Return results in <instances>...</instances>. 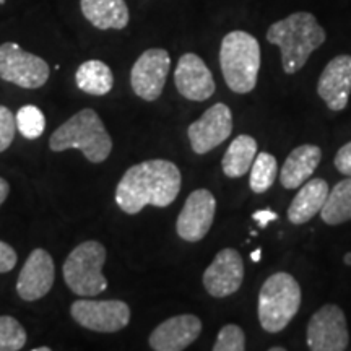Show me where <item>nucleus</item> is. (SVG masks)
I'll list each match as a JSON object with an SVG mask.
<instances>
[{
  "instance_id": "aec40b11",
  "label": "nucleus",
  "mask_w": 351,
  "mask_h": 351,
  "mask_svg": "<svg viewBox=\"0 0 351 351\" xmlns=\"http://www.w3.org/2000/svg\"><path fill=\"white\" fill-rule=\"evenodd\" d=\"M83 16L98 29H124L129 25V7L124 0H80Z\"/></svg>"
},
{
  "instance_id": "7c9ffc66",
  "label": "nucleus",
  "mask_w": 351,
  "mask_h": 351,
  "mask_svg": "<svg viewBox=\"0 0 351 351\" xmlns=\"http://www.w3.org/2000/svg\"><path fill=\"white\" fill-rule=\"evenodd\" d=\"M252 218L256 219L258 225H261V228H265L270 221L278 219V215H276L275 212H271V210H269V208H265V210H257V212H254Z\"/></svg>"
},
{
  "instance_id": "4be33fe9",
  "label": "nucleus",
  "mask_w": 351,
  "mask_h": 351,
  "mask_svg": "<svg viewBox=\"0 0 351 351\" xmlns=\"http://www.w3.org/2000/svg\"><path fill=\"white\" fill-rule=\"evenodd\" d=\"M77 86L93 96H104L112 90L114 75L108 64L103 60H86L75 72Z\"/></svg>"
},
{
  "instance_id": "2eb2a0df",
  "label": "nucleus",
  "mask_w": 351,
  "mask_h": 351,
  "mask_svg": "<svg viewBox=\"0 0 351 351\" xmlns=\"http://www.w3.org/2000/svg\"><path fill=\"white\" fill-rule=\"evenodd\" d=\"M317 93L330 111H343L351 95V56L333 57L320 73Z\"/></svg>"
},
{
  "instance_id": "6ab92c4d",
  "label": "nucleus",
  "mask_w": 351,
  "mask_h": 351,
  "mask_svg": "<svg viewBox=\"0 0 351 351\" xmlns=\"http://www.w3.org/2000/svg\"><path fill=\"white\" fill-rule=\"evenodd\" d=\"M328 184L324 179H307L302 184L295 199H293L291 205L288 208V219L293 225H304V223L311 221L315 215L320 213L326 199L328 195Z\"/></svg>"
},
{
  "instance_id": "393cba45",
  "label": "nucleus",
  "mask_w": 351,
  "mask_h": 351,
  "mask_svg": "<svg viewBox=\"0 0 351 351\" xmlns=\"http://www.w3.org/2000/svg\"><path fill=\"white\" fill-rule=\"evenodd\" d=\"M16 129L25 138H38L41 137L44 129H46V117L41 109L33 104H26V106L20 108L15 116Z\"/></svg>"
},
{
  "instance_id": "f3484780",
  "label": "nucleus",
  "mask_w": 351,
  "mask_h": 351,
  "mask_svg": "<svg viewBox=\"0 0 351 351\" xmlns=\"http://www.w3.org/2000/svg\"><path fill=\"white\" fill-rule=\"evenodd\" d=\"M200 319L194 314H181L166 319L150 335V346L156 351H182L199 339Z\"/></svg>"
},
{
  "instance_id": "5701e85b",
  "label": "nucleus",
  "mask_w": 351,
  "mask_h": 351,
  "mask_svg": "<svg viewBox=\"0 0 351 351\" xmlns=\"http://www.w3.org/2000/svg\"><path fill=\"white\" fill-rule=\"evenodd\" d=\"M320 218L330 226L341 225L351 219V178L337 182L320 210Z\"/></svg>"
},
{
  "instance_id": "f257e3e1",
  "label": "nucleus",
  "mask_w": 351,
  "mask_h": 351,
  "mask_svg": "<svg viewBox=\"0 0 351 351\" xmlns=\"http://www.w3.org/2000/svg\"><path fill=\"white\" fill-rule=\"evenodd\" d=\"M181 171L166 160H148L130 166L116 189V204L127 215L153 207H168L181 191Z\"/></svg>"
},
{
  "instance_id": "4468645a",
  "label": "nucleus",
  "mask_w": 351,
  "mask_h": 351,
  "mask_svg": "<svg viewBox=\"0 0 351 351\" xmlns=\"http://www.w3.org/2000/svg\"><path fill=\"white\" fill-rule=\"evenodd\" d=\"M54 278L56 267L51 254L44 249H34L16 280V293L23 301H38L51 291Z\"/></svg>"
},
{
  "instance_id": "c85d7f7f",
  "label": "nucleus",
  "mask_w": 351,
  "mask_h": 351,
  "mask_svg": "<svg viewBox=\"0 0 351 351\" xmlns=\"http://www.w3.org/2000/svg\"><path fill=\"white\" fill-rule=\"evenodd\" d=\"M16 261H19V257H16L15 249L3 243V241H0V274H7V271L13 270Z\"/></svg>"
},
{
  "instance_id": "f8f14e48",
  "label": "nucleus",
  "mask_w": 351,
  "mask_h": 351,
  "mask_svg": "<svg viewBox=\"0 0 351 351\" xmlns=\"http://www.w3.org/2000/svg\"><path fill=\"white\" fill-rule=\"evenodd\" d=\"M232 132V114L225 103H217L204 112L199 121L189 125L187 135L192 150L197 155H205L212 152Z\"/></svg>"
},
{
  "instance_id": "f03ea898",
  "label": "nucleus",
  "mask_w": 351,
  "mask_h": 351,
  "mask_svg": "<svg viewBox=\"0 0 351 351\" xmlns=\"http://www.w3.org/2000/svg\"><path fill=\"white\" fill-rule=\"evenodd\" d=\"M326 29L313 13L298 12L276 21L267 32V41L280 47L285 73L293 75L304 67L315 49L326 43Z\"/></svg>"
},
{
  "instance_id": "9d476101",
  "label": "nucleus",
  "mask_w": 351,
  "mask_h": 351,
  "mask_svg": "<svg viewBox=\"0 0 351 351\" xmlns=\"http://www.w3.org/2000/svg\"><path fill=\"white\" fill-rule=\"evenodd\" d=\"M171 67V57L165 49H148L135 60L130 72L134 93L145 101H156L163 93Z\"/></svg>"
},
{
  "instance_id": "7ed1b4c3",
  "label": "nucleus",
  "mask_w": 351,
  "mask_h": 351,
  "mask_svg": "<svg viewBox=\"0 0 351 351\" xmlns=\"http://www.w3.org/2000/svg\"><path fill=\"white\" fill-rule=\"evenodd\" d=\"M49 147L52 152L77 148L91 163H103L111 155L112 138L98 114L86 108L70 117L51 135Z\"/></svg>"
},
{
  "instance_id": "a878e982",
  "label": "nucleus",
  "mask_w": 351,
  "mask_h": 351,
  "mask_svg": "<svg viewBox=\"0 0 351 351\" xmlns=\"http://www.w3.org/2000/svg\"><path fill=\"white\" fill-rule=\"evenodd\" d=\"M26 343V332L10 315H0V351H19Z\"/></svg>"
},
{
  "instance_id": "39448f33",
  "label": "nucleus",
  "mask_w": 351,
  "mask_h": 351,
  "mask_svg": "<svg viewBox=\"0 0 351 351\" xmlns=\"http://www.w3.org/2000/svg\"><path fill=\"white\" fill-rule=\"evenodd\" d=\"M301 307V287L295 276L276 271L262 285L257 314L265 332L278 333L288 327Z\"/></svg>"
},
{
  "instance_id": "473e14b6",
  "label": "nucleus",
  "mask_w": 351,
  "mask_h": 351,
  "mask_svg": "<svg viewBox=\"0 0 351 351\" xmlns=\"http://www.w3.org/2000/svg\"><path fill=\"white\" fill-rule=\"evenodd\" d=\"M261 257H262V251H261V249H256V251H254V252L251 254L252 262H258V261H261Z\"/></svg>"
},
{
  "instance_id": "423d86ee",
  "label": "nucleus",
  "mask_w": 351,
  "mask_h": 351,
  "mask_svg": "<svg viewBox=\"0 0 351 351\" xmlns=\"http://www.w3.org/2000/svg\"><path fill=\"white\" fill-rule=\"evenodd\" d=\"M106 249L98 241H85L69 254L62 267L64 280L73 293L83 298L98 296L108 288L103 275Z\"/></svg>"
},
{
  "instance_id": "0eeeda50",
  "label": "nucleus",
  "mask_w": 351,
  "mask_h": 351,
  "mask_svg": "<svg viewBox=\"0 0 351 351\" xmlns=\"http://www.w3.org/2000/svg\"><path fill=\"white\" fill-rule=\"evenodd\" d=\"M0 78L21 88H41L49 78V65L41 57L21 49L16 43L0 46Z\"/></svg>"
},
{
  "instance_id": "bb28decb",
  "label": "nucleus",
  "mask_w": 351,
  "mask_h": 351,
  "mask_svg": "<svg viewBox=\"0 0 351 351\" xmlns=\"http://www.w3.org/2000/svg\"><path fill=\"white\" fill-rule=\"evenodd\" d=\"M245 335L244 330L236 324H228L219 330L213 351H244Z\"/></svg>"
},
{
  "instance_id": "a211bd4d",
  "label": "nucleus",
  "mask_w": 351,
  "mask_h": 351,
  "mask_svg": "<svg viewBox=\"0 0 351 351\" xmlns=\"http://www.w3.org/2000/svg\"><path fill=\"white\" fill-rule=\"evenodd\" d=\"M322 150L317 145H301L289 153L280 173V182L285 189H300L320 163Z\"/></svg>"
},
{
  "instance_id": "dca6fc26",
  "label": "nucleus",
  "mask_w": 351,
  "mask_h": 351,
  "mask_svg": "<svg viewBox=\"0 0 351 351\" xmlns=\"http://www.w3.org/2000/svg\"><path fill=\"white\" fill-rule=\"evenodd\" d=\"M176 88L184 98L205 101L215 93V80L204 60L197 54L187 52L179 59L174 72Z\"/></svg>"
},
{
  "instance_id": "f704fd0d",
  "label": "nucleus",
  "mask_w": 351,
  "mask_h": 351,
  "mask_svg": "<svg viewBox=\"0 0 351 351\" xmlns=\"http://www.w3.org/2000/svg\"><path fill=\"white\" fill-rule=\"evenodd\" d=\"M33 351H51L49 346H41V348H34Z\"/></svg>"
},
{
  "instance_id": "72a5a7b5",
  "label": "nucleus",
  "mask_w": 351,
  "mask_h": 351,
  "mask_svg": "<svg viewBox=\"0 0 351 351\" xmlns=\"http://www.w3.org/2000/svg\"><path fill=\"white\" fill-rule=\"evenodd\" d=\"M343 261H345L346 265H351V252L345 254V258H343Z\"/></svg>"
},
{
  "instance_id": "20e7f679",
  "label": "nucleus",
  "mask_w": 351,
  "mask_h": 351,
  "mask_svg": "<svg viewBox=\"0 0 351 351\" xmlns=\"http://www.w3.org/2000/svg\"><path fill=\"white\" fill-rule=\"evenodd\" d=\"M219 65L231 91L238 95L251 93L261 70L258 41L245 32L228 33L219 47Z\"/></svg>"
},
{
  "instance_id": "1a4fd4ad",
  "label": "nucleus",
  "mask_w": 351,
  "mask_h": 351,
  "mask_svg": "<svg viewBox=\"0 0 351 351\" xmlns=\"http://www.w3.org/2000/svg\"><path fill=\"white\" fill-rule=\"evenodd\" d=\"M70 314L77 324L88 330L112 333L124 328L130 320V307L119 300H78L72 304Z\"/></svg>"
},
{
  "instance_id": "e433bc0d",
  "label": "nucleus",
  "mask_w": 351,
  "mask_h": 351,
  "mask_svg": "<svg viewBox=\"0 0 351 351\" xmlns=\"http://www.w3.org/2000/svg\"><path fill=\"white\" fill-rule=\"evenodd\" d=\"M3 2H5V0H0V5H2V3H3Z\"/></svg>"
},
{
  "instance_id": "c9c22d12",
  "label": "nucleus",
  "mask_w": 351,
  "mask_h": 351,
  "mask_svg": "<svg viewBox=\"0 0 351 351\" xmlns=\"http://www.w3.org/2000/svg\"><path fill=\"white\" fill-rule=\"evenodd\" d=\"M270 351H285L283 346H271Z\"/></svg>"
},
{
  "instance_id": "ddd939ff",
  "label": "nucleus",
  "mask_w": 351,
  "mask_h": 351,
  "mask_svg": "<svg viewBox=\"0 0 351 351\" xmlns=\"http://www.w3.org/2000/svg\"><path fill=\"white\" fill-rule=\"evenodd\" d=\"M244 282L243 257L234 249H223L204 271V287L213 298L234 295Z\"/></svg>"
},
{
  "instance_id": "6e6552de",
  "label": "nucleus",
  "mask_w": 351,
  "mask_h": 351,
  "mask_svg": "<svg viewBox=\"0 0 351 351\" xmlns=\"http://www.w3.org/2000/svg\"><path fill=\"white\" fill-rule=\"evenodd\" d=\"M307 346L313 351H343L350 345V333L343 311L326 304L307 324Z\"/></svg>"
},
{
  "instance_id": "c756f323",
  "label": "nucleus",
  "mask_w": 351,
  "mask_h": 351,
  "mask_svg": "<svg viewBox=\"0 0 351 351\" xmlns=\"http://www.w3.org/2000/svg\"><path fill=\"white\" fill-rule=\"evenodd\" d=\"M333 163H335V168L339 169L341 174L351 178V142L343 145V147L337 152Z\"/></svg>"
},
{
  "instance_id": "2f4dec72",
  "label": "nucleus",
  "mask_w": 351,
  "mask_h": 351,
  "mask_svg": "<svg viewBox=\"0 0 351 351\" xmlns=\"http://www.w3.org/2000/svg\"><path fill=\"white\" fill-rule=\"evenodd\" d=\"M8 192H10V186L3 178H0V205L5 202V199L8 197Z\"/></svg>"
},
{
  "instance_id": "9b49d317",
  "label": "nucleus",
  "mask_w": 351,
  "mask_h": 351,
  "mask_svg": "<svg viewBox=\"0 0 351 351\" xmlns=\"http://www.w3.org/2000/svg\"><path fill=\"white\" fill-rule=\"evenodd\" d=\"M217 200L207 189H197L187 197L176 221L178 236L187 243H197L208 234L213 225Z\"/></svg>"
},
{
  "instance_id": "412c9836",
  "label": "nucleus",
  "mask_w": 351,
  "mask_h": 351,
  "mask_svg": "<svg viewBox=\"0 0 351 351\" xmlns=\"http://www.w3.org/2000/svg\"><path fill=\"white\" fill-rule=\"evenodd\" d=\"M257 156V142L251 135H239L232 140L221 160V168L228 178H243L251 169Z\"/></svg>"
},
{
  "instance_id": "cd10ccee",
  "label": "nucleus",
  "mask_w": 351,
  "mask_h": 351,
  "mask_svg": "<svg viewBox=\"0 0 351 351\" xmlns=\"http://www.w3.org/2000/svg\"><path fill=\"white\" fill-rule=\"evenodd\" d=\"M16 121L12 111L5 106H0V153L5 152L15 138Z\"/></svg>"
},
{
  "instance_id": "b1692460",
  "label": "nucleus",
  "mask_w": 351,
  "mask_h": 351,
  "mask_svg": "<svg viewBox=\"0 0 351 351\" xmlns=\"http://www.w3.org/2000/svg\"><path fill=\"white\" fill-rule=\"evenodd\" d=\"M276 176H278V163H276V158L270 153L261 152L257 153L256 160L251 166V184L252 192L256 194H263L269 189L274 186Z\"/></svg>"
}]
</instances>
